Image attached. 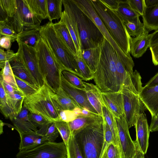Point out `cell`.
I'll use <instances>...</instances> for the list:
<instances>
[{
    "instance_id": "cell-1",
    "label": "cell",
    "mask_w": 158,
    "mask_h": 158,
    "mask_svg": "<svg viewBox=\"0 0 158 158\" xmlns=\"http://www.w3.org/2000/svg\"><path fill=\"white\" fill-rule=\"evenodd\" d=\"M100 54L94 81L102 92L119 91L116 75V51L104 38L100 45Z\"/></svg>"
},
{
    "instance_id": "cell-2",
    "label": "cell",
    "mask_w": 158,
    "mask_h": 158,
    "mask_svg": "<svg viewBox=\"0 0 158 158\" xmlns=\"http://www.w3.org/2000/svg\"><path fill=\"white\" fill-rule=\"evenodd\" d=\"M23 106L29 112L40 115L51 123L61 121L62 110L56 93L45 82L35 93L25 97Z\"/></svg>"
},
{
    "instance_id": "cell-3",
    "label": "cell",
    "mask_w": 158,
    "mask_h": 158,
    "mask_svg": "<svg viewBox=\"0 0 158 158\" xmlns=\"http://www.w3.org/2000/svg\"><path fill=\"white\" fill-rule=\"evenodd\" d=\"M52 22H49L40 29L41 37L63 70L72 73L82 78L75 55L56 33Z\"/></svg>"
},
{
    "instance_id": "cell-4",
    "label": "cell",
    "mask_w": 158,
    "mask_h": 158,
    "mask_svg": "<svg viewBox=\"0 0 158 158\" xmlns=\"http://www.w3.org/2000/svg\"><path fill=\"white\" fill-rule=\"evenodd\" d=\"M104 120L89 124L72 134L83 158H101L107 144L105 141Z\"/></svg>"
},
{
    "instance_id": "cell-5",
    "label": "cell",
    "mask_w": 158,
    "mask_h": 158,
    "mask_svg": "<svg viewBox=\"0 0 158 158\" xmlns=\"http://www.w3.org/2000/svg\"><path fill=\"white\" fill-rule=\"evenodd\" d=\"M99 17L114 40L127 55H130L129 35L123 20L115 10L105 5L101 0H90Z\"/></svg>"
},
{
    "instance_id": "cell-6",
    "label": "cell",
    "mask_w": 158,
    "mask_h": 158,
    "mask_svg": "<svg viewBox=\"0 0 158 158\" xmlns=\"http://www.w3.org/2000/svg\"><path fill=\"white\" fill-rule=\"evenodd\" d=\"M40 71L44 80L56 93L61 87L62 68L41 37L35 47Z\"/></svg>"
},
{
    "instance_id": "cell-7",
    "label": "cell",
    "mask_w": 158,
    "mask_h": 158,
    "mask_svg": "<svg viewBox=\"0 0 158 158\" xmlns=\"http://www.w3.org/2000/svg\"><path fill=\"white\" fill-rule=\"evenodd\" d=\"M76 18L82 50L100 45L104 37L94 23L74 3L69 0Z\"/></svg>"
},
{
    "instance_id": "cell-8",
    "label": "cell",
    "mask_w": 158,
    "mask_h": 158,
    "mask_svg": "<svg viewBox=\"0 0 158 158\" xmlns=\"http://www.w3.org/2000/svg\"><path fill=\"white\" fill-rule=\"evenodd\" d=\"M74 3L95 24L104 37L114 48L116 53L124 64H134L131 56L126 54L120 48L104 25L94 8L90 0H73Z\"/></svg>"
},
{
    "instance_id": "cell-9",
    "label": "cell",
    "mask_w": 158,
    "mask_h": 158,
    "mask_svg": "<svg viewBox=\"0 0 158 158\" xmlns=\"http://www.w3.org/2000/svg\"><path fill=\"white\" fill-rule=\"evenodd\" d=\"M16 158H67V148L63 142H47L32 149L19 151Z\"/></svg>"
},
{
    "instance_id": "cell-10",
    "label": "cell",
    "mask_w": 158,
    "mask_h": 158,
    "mask_svg": "<svg viewBox=\"0 0 158 158\" xmlns=\"http://www.w3.org/2000/svg\"><path fill=\"white\" fill-rule=\"evenodd\" d=\"M17 8L13 16L6 21L18 34L24 28L40 27L42 20L30 10L25 0H16Z\"/></svg>"
},
{
    "instance_id": "cell-11",
    "label": "cell",
    "mask_w": 158,
    "mask_h": 158,
    "mask_svg": "<svg viewBox=\"0 0 158 158\" xmlns=\"http://www.w3.org/2000/svg\"><path fill=\"white\" fill-rule=\"evenodd\" d=\"M125 117L129 128L135 126L143 104L139 95L122 88Z\"/></svg>"
},
{
    "instance_id": "cell-12",
    "label": "cell",
    "mask_w": 158,
    "mask_h": 158,
    "mask_svg": "<svg viewBox=\"0 0 158 158\" xmlns=\"http://www.w3.org/2000/svg\"><path fill=\"white\" fill-rule=\"evenodd\" d=\"M64 10L60 20L68 28L75 44L77 56H81L82 48L77 21L69 0H62Z\"/></svg>"
},
{
    "instance_id": "cell-13",
    "label": "cell",
    "mask_w": 158,
    "mask_h": 158,
    "mask_svg": "<svg viewBox=\"0 0 158 158\" xmlns=\"http://www.w3.org/2000/svg\"><path fill=\"white\" fill-rule=\"evenodd\" d=\"M25 62L39 88L45 83L40 69L36 49L23 43L18 44Z\"/></svg>"
},
{
    "instance_id": "cell-14",
    "label": "cell",
    "mask_w": 158,
    "mask_h": 158,
    "mask_svg": "<svg viewBox=\"0 0 158 158\" xmlns=\"http://www.w3.org/2000/svg\"><path fill=\"white\" fill-rule=\"evenodd\" d=\"M118 137L124 158H131L135 153L136 148L134 141L130 136L129 126L125 115L115 117Z\"/></svg>"
},
{
    "instance_id": "cell-15",
    "label": "cell",
    "mask_w": 158,
    "mask_h": 158,
    "mask_svg": "<svg viewBox=\"0 0 158 158\" xmlns=\"http://www.w3.org/2000/svg\"><path fill=\"white\" fill-rule=\"evenodd\" d=\"M135 126L136 139L134 142L136 148L145 154L148 147L150 131L146 117L143 112L139 114Z\"/></svg>"
},
{
    "instance_id": "cell-16",
    "label": "cell",
    "mask_w": 158,
    "mask_h": 158,
    "mask_svg": "<svg viewBox=\"0 0 158 158\" xmlns=\"http://www.w3.org/2000/svg\"><path fill=\"white\" fill-rule=\"evenodd\" d=\"M61 87L81 108L86 109L92 113L98 114L89 101L85 90L79 89L72 85L62 74Z\"/></svg>"
},
{
    "instance_id": "cell-17",
    "label": "cell",
    "mask_w": 158,
    "mask_h": 158,
    "mask_svg": "<svg viewBox=\"0 0 158 158\" xmlns=\"http://www.w3.org/2000/svg\"><path fill=\"white\" fill-rule=\"evenodd\" d=\"M18 47L16 55L9 61L14 74L15 76L38 87L25 62L21 48Z\"/></svg>"
},
{
    "instance_id": "cell-18",
    "label": "cell",
    "mask_w": 158,
    "mask_h": 158,
    "mask_svg": "<svg viewBox=\"0 0 158 158\" xmlns=\"http://www.w3.org/2000/svg\"><path fill=\"white\" fill-rule=\"evenodd\" d=\"M149 33L145 28L144 31L136 37L133 38L129 35L130 52L135 58L141 57L149 47L151 35Z\"/></svg>"
},
{
    "instance_id": "cell-19",
    "label": "cell",
    "mask_w": 158,
    "mask_h": 158,
    "mask_svg": "<svg viewBox=\"0 0 158 158\" xmlns=\"http://www.w3.org/2000/svg\"><path fill=\"white\" fill-rule=\"evenodd\" d=\"M139 96L145 107L150 112L152 118L156 116L158 113V85L143 87Z\"/></svg>"
},
{
    "instance_id": "cell-20",
    "label": "cell",
    "mask_w": 158,
    "mask_h": 158,
    "mask_svg": "<svg viewBox=\"0 0 158 158\" xmlns=\"http://www.w3.org/2000/svg\"><path fill=\"white\" fill-rule=\"evenodd\" d=\"M104 102L115 117L125 115L124 102L121 91L118 92H102Z\"/></svg>"
},
{
    "instance_id": "cell-21",
    "label": "cell",
    "mask_w": 158,
    "mask_h": 158,
    "mask_svg": "<svg viewBox=\"0 0 158 158\" xmlns=\"http://www.w3.org/2000/svg\"><path fill=\"white\" fill-rule=\"evenodd\" d=\"M38 131L19 133L20 138L19 151L30 150L48 142L45 135L40 133Z\"/></svg>"
},
{
    "instance_id": "cell-22",
    "label": "cell",
    "mask_w": 158,
    "mask_h": 158,
    "mask_svg": "<svg viewBox=\"0 0 158 158\" xmlns=\"http://www.w3.org/2000/svg\"><path fill=\"white\" fill-rule=\"evenodd\" d=\"M29 111L24 106L20 112L11 121L19 133L37 131L38 129L30 120Z\"/></svg>"
},
{
    "instance_id": "cell-23",
    "label": "cell",
    "mask_w": 158,
    "mask_h": 158,
    "mask_svg": "<svg viewBox=\"0 0 158 158\" xmlns=\"http://www.w3.org/2000/svg\"><path fill=\"white\" fill-rule=\"evenodd\" d=\"M84 83L85 85V90L89 101L98 114L103 117L102 92L96 85L85 82Z\"/></svg>"
},
{
    "instance_id": "cell-24",
    "label": "cell",
    "mask_w": 158,
    "mask_h": 158,
    "mask_svg": "<svg viewBox=\"0 0 158 158\" xmlns=\"http://www.w3.org/2000/svg\"><path fill=\"white\" fill-rule=\"evenodd\" d=\"M40 27L24 28L17 34L16 41L18 43H24L35 48L39 40L41 37Z\"/></svg>"
},
{
    "instance_id": "cell-25",
    "label": "cell",
    "mask_w": 158,
    "mask_h": 158,
    "mask_svg": "<svg viewBox=\"0 0 158 158\" xmlns=\"http://www.w3.org/2000/svg\"><path fill=\"white\" fill-rule=\"evenodd\" d=\"M142 16L145 28L149 32L158 30V4L149 7L144 5Z\"/></svg>"
},
{
    "instance_id": "cell-26",
    "label": "cell",
    "mask_w": 158,
    "mask_h": 158,
    "mask_svg": "<svg viewBox=\"0 0 158 158\" xmlns=\"http://www.w3.org/2000/svg\"><path fill=\"white\" fill-rule=\"evenodd\" d=\"M54 28L60 38L75 56L77 52L71 36L65 24L60 20L53 24Z\"/></svg>"
},
{
    "instance_id": "cell-27",
    "label": "cell",
    "mask_w": 158,
    "mask_h": 158,
    "mask_svg": "<svg viewBox=\"0 0 158 158\" xmlns=\"http://www.w3.org/2000/svg\"><path fill=\"white\" fill-rule=\"evenodd\" d=\"M100 46L94 48L82 49V59L94 74L95 72L100 54Z\"/></svg>"
},
{
    "instance_id": "cell-28",
    "label": "cell",
    "mask_w": 158,
    "mask_h": 158,
    "mask_svg": "<svg viewBox=\"0 0 158 158\" xmlns=\"http://www.w3.org/2000/svg\"><path fill=\"white\" fill-rule=\"evenodd\" d=\"M122 88L139 95L143 88L141 77L139 72L135 70L132 73L128 75L123 83Z\"/></svg>"
},
{
    "instance_id": "cell-29",
    "label": "cell",
    "mask_w": 158,
    "mask_h": 158,
    "mask_svg": "<svg viewBox=\"0 0 158 158\" xmlns=\"http://www.w3.org/2000/svg\"><path fill=\"white\" fill-rule=\"evenodd\" d=\"M31 12L41 20L48 19L47 0H25Z\"/></svg>"
},
{
    "instance_id": "cell-30",
    "label": "cell",
    "mask_w": 158,
    "mask_h": 158,
    "mask_svg": "<svg viewBox=\"0 0 158 158\" xmlns=\"http://www.w3.org/2000/svg\"><path fill=\"white\" fill-rule=\"evenodd\" d=\"M103 120L104 118L99 115L78 116L69 123L72 133L89 124Z\"/></svg>"
},
{
    "instance_id": "cell-31",
    "label": "cell",
    "mask_w": 158,
    "mask_h": 158,
    "mask_svg": "<svg viewBox=\"0 0 158 158\" xmlns=\"http://www.w3.org/2000/svg\"><path fill=\"white\" fill-rule=\"evenodd\" d=\"M57 100L62 110H73L81 108L76 102L69 96L61 87L56 93Z\"/></svg>"
},
{
    "instance_id": "cell-32",
    "label": "cell",
    "mask_w": 158,
    "mask_h": 158,
    "mask_svg": "<svg viewBox=\"0 0 158 158\" xmlns=\"http://www.w3.org/2000/svg\"><path fill=\"white\" fill-rule=\"evenodd\" d=\"M102 105L104 118L109 126L116 141L118 146L122 151L119 140L118 130L115 117L111 111L105 105L103 99Z\"/></svg>"
},
{
    "instance_id": "cell-33",
    "label": "cell",
    "mask_w": 158,
    "mask_h": 158,
    "mask_svg": "<svg viewBox=\"0 0 158 158\" xmlns=\"http://www.w3.org/2000/svg\"><path fill=\"white\" fill-rule=\"evenodd\" d=\"M124 23L131 21L140 16L130 7L127 0H120L118 9L115 10Z\"/></svg>"
},
{
    "instance_id": "cell-34",
    "label": "cell",
    "mask_w": 158,
    "mask_h": 158,
    "mask_svg": "<svg viewBox=\"0 0 158 158\" xmlns=\"http://www.w3.org/2000/svg\"><path fill=\"white\" fill-rule=\"evenodd\" d=\"M16 8V0H0V21H7L11 18Z\"/></svg>"
},
{
    "instance_id": "cell-35",
    "label": "cell",
    "mask_w": 158,
    "mask_h": 158,
    "mask_svg": "<svg viewBox=\"0 0 158 158\" xmlns=\"http://www.w3.org/2000/svg\"><path fill=\"white\" fill-rule=\"evenodd\" d=\"M0 109L1 113L7 119L12 120L16 116L8 102L2 82L0 81Z\"/></svg>"
},
{
    "instance_id": "cell-36",
    "label": "cell",
    "mask_w": 158,
    "mask_h": 158,
    "mask_svg": "<svg viewBox=\"0 0 158 158\" xmlns=\"http://www.w3.org/2000/svg\"><path fill=\"white\" fill-rule=\"evenodd\" d=\"M48 19L50 22L61 18L62 14V0H47Z\"/></svg>"
},
{
    "instance_id": "cell-37",
    "label": "cell",
    "mask_w": 158,
    "mask_h": 158,
    "mask_svg": "<svg viewBox=\"0 0 158 158\" xmlns=\"http://www.w3.org/2000/svg\"><path fill=\"white\" fill-rule=\"evenodd\" d=\"M0 79L16 89L21 91L17 86L15 76L8 61L6 62L4 67L1 70Z\"/></svg>"
},
{
    "instance_id": "cell-38",
    "label": "cell",
    "mask_w": 158,
    "mask_h": 158,
    "mask_svg": "<svg viewBox=\"0 0 158 158\" xmlns=\"http://www.w3.org/2000/svg\"><path fill=\"white\" fill-rule=\"evenodd\" d=\"M124 23L127 31L131 36L136 37L141 34L145 29L143 23L140 22L139 17L132 21H128Z\"/></svg>"
},
{
    "instance_id": "cell-39",
    "label": "cell",
    "mask_w": 158,
    "mask_h": 158,
    "mask_svg": "<svg viewBox=\"0 0 158 158\" xmlns=\"http://www.w3.org/2000/svg\"><path fill=\"white\" fill-rule=\"evenodd\" d=\"M29 118L32 123L43 134L45 135L49 124L51 123L41 115L29 112Z\"/></svg>"
},
{
    "instance_id": "cell-40",
    "label": "cell",
    "mask_w": 158,
    "mask_h": 158,
    "mask_svg": "<svg viewBox=\"0 0 158 158\" xmlns=\"http://www.w3.org/2000/svg\"><path fill=\"white\" fill-rule=\"evenodd\" d=\"M75 58L82 77L81 79L88 81L94 79V74L83 60L82 56H75Z\"/></svg>"
},
{
    "instance_id": "cell-41",
    "label": "cell",
    "mask_w": 158,
    "mask_h": 158,
    "mask_svg": "<svg viewBox=\"0 0 158 158\" xmlns=\"http://www.w3.org/2000/svg\"><path fill=\"white\" fill-rule=\"evenodd\" d=\"M66 148L67 158H83L75 137L72 133Z\"/></svg>"
},
{
    "instance_id": "cell-42",
    "label": "cell",
    "mask_w": 158,
    "mask_h": 158,
    "mask_svg": "<svg viewBox=\"0 0 158 158\" xmlns=\"http://www.w3.org/2000/svg\"><path fill=\"white\" fill-rule=\"evenodd\" d=\"M55 123L63 140V142L67 147L71 135L69 123L63 121H59L55 122Z\"/></svg>"
},
{
    "instance_id": "cell-43",
    "label": "cell",
    "mask_w": 158,
    "mask_h": 158,
    "mask_svg": "<svg viewBox=\"0 0 158 158\" xmlns=\"http://www.w3.org/2000/svg\"><path fill=\"white\" fill-rule=\"evenodd\" d=\"M15 77L18 88L25 96L34 94L39 88L36 86L31 84L15 76Z\"/></svg>"
},
{
    "instance_id": "cell-44",
    "label": "cell",
    "mask_w": 158,
    "mask_h": 158,
    "mask_svg": "<svg viewBox=\"0 0 158 158\" xmlns=\"http://www.w3.org/2000/svg\"><path fill=\"white\" fill-rule=\"evenodd\" d=\"M62 75L70 84L79 89H85V85L82 80L77 75L70 72L63 70Z\"/></svg>"
},
{
    "instance_id": "cell-45",
    "label": "cell",
    "mask_w": 158,
    "mask_h": 158,
    "mask_svg": "<svg viewBox=\"0 0 158 158\" xmlns=\"http://www.w3.org/2000/svg\"><path fill=\"white\" fill-rule=\"evenodd\" d=\"M17 34L12 26L6 21H0V36H5L17 39Z\"/></svg>"
},
{
    "instance_id": "cell-46",
    "label": "cell",
    "mask_w": 158,
    "mask_h": 158,
    "mask_svg": "<svg viewBox=\"0 0 158 158\" xmlns=\"http://www.w3.org/2000/svg\"><path fill=\"white\" fill-rule=\"evenodd\" d=\"M106 152L107 158H120L122 156H124L119 147L113 143L107 144Z\"/></svg>"
},
{
    "instance_id": "cell-47",
    "label": "cell",
    "mask_w": 158,
    "mask_h": 158,
    "mask_svg": "<svg viewBox=\"0 0 158 158\" xmlns=\"http://www.w3.org/2000/svg\"><path fill=\"white\" fill-rule=\"evenodd\" d=\"M17 55V53H15L10 49L5 51L3 48H0V68L3 69L5 65V62L7 61H10Z\"/></svg>"
},
{
    "instance_id": "cell-48",
    "label": "cell",
    "mask_w": 158,
    "mask_h": 158,
    "mask_svg": "<svg viewBox=\"0 0 158 158\" xmlns=\"http://www.w3.org/2000/svg\"><path fill=\"white\" fill-rule=\"evenodd\" d=\"M59 134L55 122H53L49 124L45 136L48 142H54L58 137Z\"/></svg>"
},
{
    "instance_id": "cell-49",
    "label": "cell",
    "mask_w": 158,
    "mask_h": 158,
    "mask_svg": "<svg viewBox=\"0 0 158 158\" xmlns=\"http://www.w3.org/2000/svg\"><path fill=\"white\" fill-rule=\"evenodd\" d=\"M103 125L105 142L107 144L113 143L118 146L116 141L109 126L104 118Z\"/></svg>"
},
{
    "instance_id": "cell-50",
    "label": "cell",
    "mask_w": 158,
    "mask_h": 158,
    "mask_svg": "<svg viewBox=\"0 0 158 158\" xmlns=\"http://www.w3.org/2000/svg\"><path fill=\"white\" fill-rule=\"evenodd\" d=\"M131 8L139 15H143L144 4V0H127Z\"/></svg>"
},
{
    "instance_id": "cell-51",
    "label": "cell",
    "mask_w": 158,
    "mask_h": 158,
    "mask_svg": "<svg viewBox=\"0 0 158 158\" xmlns=\"http://www.w3.org/2000/svg\"><path fill=\"white\" fill-rule=\"evenodd\" d=\"M60 116L61 121L68 123L74 120L78 116L74 110H61Z\"/></svg>"
},
{
    "instance_id": "cell-52",
    "label": "cell",
    "mask_w": 158,
    "mask_h": 158,
    "mask_svg": "<svg viewBox=\"0 0 158 158\" xmlns=\"http://www.w3.org/2000/svg\"><path fill=\"white\" fill-rule=\"evenodd\" d=\"M17 39L7 36H3L0 37V47L5 49L6 50L10 49L11 46V43Z\"/></svg>"
},
{
    "instance_id": "cell-53",
    "label": "cell",
    "mask_w": 158,
    "mask_h": 158,
    "mask_svg": "<svg viewBox=\"0 0 158 158\" xmlns=\"http://www.w3.org/2000/svg\"><path fill=\"white\" fill-rule=\"evenodd\" d=\"M151 51L152 61L155 65H158V44L149 47Z\"/></svg>"
},
{
    "instance_id": "cell-54",
    "label": "cell",
    "mask_w": 158,
    "mask_h": 158,
    "mask_svg": "<svg viewBox=\"0 0 158 158\" xmlns=\"http://www.w3.org/2000/svg\"><path fill=\"white\" fill-rule=\"evenodd\" d=\"M106 6L111 9L116 10L118 7L120 0H101Z\"/></svg>"
},
{
    "instance_id": "cell-55",
    "label": "cell",
    "mask_w": 158,
    "mask_h": 158,
    "mask_svg": "<svg viewBox=\"0 0 158 158\" xmlns=\"http://www.w3.org/2000/svg\"><path fill=\"white\" fill-rule=\"evenodd\" d=\"M149 129L151 132L158 131V113L156 116L152 118Z\"/></svg>"
},
{
    "instance_id": "cell-56",
    "label": "cell",
    "mask_w": 158,
    "mask_h": 158,
    "mask_svg": "<svg viewBox=\"0 0 158 158\" xmlns=\"http://www.w3.org/2000/svg\"><path fill=\"white\" fill-rule=\"evenodd\" d=\"M158 85V73L156 74L144 86L146 87H152Z\"/></svg>"
},
{
    "instance_id": "cell-57",
    "label": "cell",
    "mask_w": 158,
    "mask_h": 158,
    "mask_svg": "<svg viewBox=\"0 0 158 158\" xmlns=\"http://www.w3.org/2000/svg\"><path fill=\"white\" fill-rule=\"evenodd\" d=\"M151 35L150 46L158 44V30H156Z\"/></svg>"
},
{
    "instance_id": "cell-58",
    "label": "cell",
    "mask_w": 158,
    "mask_h": 158,
    "mask_svg": "<svg viewBox=\"0 0 158 158\" xmlns=\"http://www.w3.org/2000/svg\"><path fill=\"white\" fill-rule=\"evenodd\" d=\"M145 6L148 7H151L158 4V0H144Z\"/></svg>"
},
{
    "instance_id": "cell-59",
    "label": "cell",
    "mask_w": 158,
    "mask_h": 158,
    "mask_svg": "<svg viewBox=\"0 0 158 158\" xmlns=\"http://www.w3.org/2000/svg\"><path fill=\"white\" fill-rule=\"evenodd\" d=\"M131 158H145L144 154L136 148L135 153Z\"/></svg>"
},
{
    "instance_id": "cell-60",
    "label": "cell",
    "mask_w": 158,
    "mask_h": 158,
    "mask_svg": "<svg viewBox=\"0 0 158 158\" xmlns=\"http://www.w3.org/2000/svg\"><path fill=\"white\" fill-rule=\"evenodd\" d=\"M106 147L104 151L102 156L101 158H107V152H106Z\"/></svg>"
},
{
    "instance_id": "cell-61",
    "label": "cell",
    "mask_w": 158,
    "mask_h": 158,
    "mask_svg": "<svg viewBox=\"0 0 158 158\" xmlns=\"http://www.w3.org/2000/svg\"><path fill=\"white\" fill-rule=\"evenodd\" d=\"M3 123L2 121L0 120V134H1L3 132Z\"/></svg>"
},
{
    "instance_id": "cell-62",
    "label": "cell",
    "mask_w": 158,
    "mask_h": 158,
    "mask_svg": "<svg viewBox=\"0 0 158 158\" xmlns=\"http://www.w3.org/2000/svg\"><path fill=\"white\" fill-rule=\"evenodd\" d=\"M120 158H124V156H122Z\"/></svg>"
}]
</instances>
